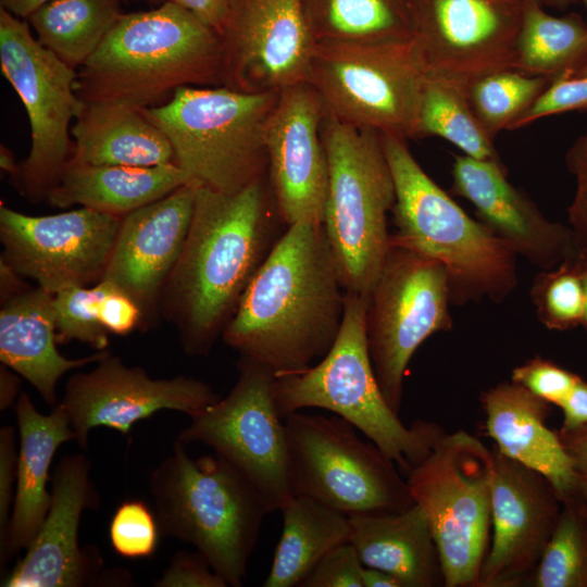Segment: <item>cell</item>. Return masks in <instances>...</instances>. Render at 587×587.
<instances>
[{"instance_id":"cell-1","label":"cell","mask_w":587,"mask_h":587,"mask_svg":"<svg viewBox=\"0 0 587 587\" xmlns=\"http://www.w3.org/2000/svg\"><path fill=\"white\" fill-rule=\"evenodd\" d=\"M283 225L267 175L235 193L198 185L187 238L160 303L186 354L211 352L287 229Z\"/></svg>"},{"instance_id":"cell-2","label":"cell","mask_w":587,"mask_h":587,"mask_svg":"<svg viewBox=\"0 0 587 587\" xmlns=\"http://www.w3.org/2000/svg\"><path fill=\"white\" fill-rule=\"evenodd\" d=\"M345 290L323 224L287 227L247 287L222 338L275 375L324 358L342 322Z\"/></svg>"},{"instance_id":"cell-3","label":"cell","mask_w":587,"mask_h":587,"mask_svg":"<svg viewBox=\"0 0 587 587\" xmlns=\"http://www.w3.org/2000/svg\"><path fill=\"white\" fill-rule=\"evenodd\" d=\"M220 35L191 12L166 1L123 14L77 71L84 102L139 110L160 105L186 86H222Z\"/></svg>"},{"instance_id":"cell-4","label":"cell","mask_w":587,"mask_h":587,"mask_svg":"<svg viewBox=\"0 0 587 587\" xmlns=\"http://www.w3.org/2000/svg\"><path fill=\"white\" fill-rule=\"evenodd\" d=\"M149 489L163 536L196 548L228 586L240 587L264 517L262 494L218 454L191 458L176 441L153 470Z\"/></svg>"},{"instance_id":"cell-5","label":"cell","mask_w":587,"mask_h":587,"mask_svg":"<svg viewBox=\"0 0 587 587\" xmlns=\"http://www.w3.org/2000/svg\"><path fill=\"white\" fill-rule=\"evenodd\" d=\"M395 184L397 232L390 240L439 261L451 304L499 303L515 288L516 253L470 217L421 167L407 140L380 135Z\"/></svg>"},{"instance_id":"cell-6","label":"cell","mask_w":587,"mask_h":587,"mask_svg":"<svg viewBox=\"0 0 587 587\" xmlns=\"http://www.w3.org/2000/svg\"><path fill=\"white\" fill-rule=\"evenodd\" d=\"M367 305L369 295L345 291L342 322L334 345L317 364L276 375L274 402L283 419L305 408L325 409L344 417L407 477L445 432L424 421L407 426L387 403L369 353Z\"/></svg>"},{"instance_id":"cell-7","label":"cell","mask_w":587,"mask_h":587,"mask_svg":"<svg viewBox=\"0 0 587 587\" xmlns=\"http://www.w3.org/2000/svg\"><path fill=\"white\" fill-rule=\"evenodd\" d=\"M278 96L186 86L142 111L166 136L174 163L191 182L235 193L267 175V127Z\"/></svg>"},{"instance_id":"cell-8","label":"cell","mask_w":587,"mask_h":587,"mask_svg":"<svg viewBox=\"0 0 587 587\" xmlns=\"http://www.w3.org/2000/svg\"><path fill=\"white\" fill-rule=\"evenodd\" d=\"M321 134L328 164L325 235L344 290L369 295L390 247L392 174L378 133L326 114Z\"/></svg>"},{"instance_id":"cell-9","label":"cell","mask_w":587,"mask_h":587,"mask_svg":"<svg viewBox=\"0 0 587 587\" xmlns=\"http://www.w3.org/2000/svg\"><path fill=\"white\" fill-rule=\"evenodd\" d=\"M494 450L476 436L444 434L407 476L429 522L445 587H477L491 526Z\"/></svg>"},{"instance_id":"cell-10","label":"cell","mask_w":587,"mask_h":587,"mask_svg":"<svg viewBox=\"0 0 587 587\" xmlns=\"http://www.w3.org/2000/svg\"><path fill=\"white\" fill-rule=\"evenodd\" d=\"M284 422L292 495L347 516L400 512L414 503L396 464L344 417L296 411Z\"/></svg>"},{"instance_id":"cell-11","label":"cell","mask_w":587,"mask_h":587,"mask_svg":"<svg viewBox=\"0 0 587 587\" xmlns=\"http://www.w3.org/2000/svg\"><path fill=\"white\" fill-rule=\"evenodd\" d=\"M0 67L20 97L29 121L30 148L11 178L29 202L47 199L72 158L71 122L84 101L77 71L35 38L29 23L0 8Z\"/></svg>"},{"instance_id":"cell-12","label":"cell","mask_w":587,"mask_h":587,"mask_svg":"<svg viewBox=\"0 0 587 587\" xmlns=\"http://www.w3.org/2000/svg\"><path fill=\"white\" fill-rule=\"evenodd\" d=\"M425 73L412 40L402 43L317 42L308 83L326 114L404 140L416 138Z\"/></svg>"},{"instance_id":"cell-13","label":"cell","mask_w":587,"mask_h":587,"mask_svg":"<svg viewBox=\"0 0 587 587\" xmlns=\"http://www.w3.org/2000/svg\"><path fill=\"white\" fill-rule=\"evenodd\" d=\"M448 273L437 260L390 240L369 294L366 339L379 388L399 414L403 378L416 349L452 328Z\"/></svg>"},{"instance_id":"cell-14","label":"cell","mask_w":587,"mask_h":587,"mask_svg":"<svg viewBox=\"0 0 587 587\" xmlns=\"http://www.w3.org/2000/svg\"><path fill=\"white\" fill-rule=\"evenodd\" d=\"M237 369L227 396L191 415L177 440L211 447L254 485L272 511L279 510L292 494L286 426L273 397L276 375L241 355Z\"/></svg>"},{"instance_id":"cell-15","label":"cell","mask_w":587,"mask_h":587,"mask_svg":"<svg viewBox=\"0 0 587 587\" xmlns=\"http://www.w3.org/2000/svg\"><path fill=\"white\" fill-rule=\"evenodd\" d=\"M524 0H412V46L426 76L469 87L515 70Z\"/></svg>"},{"instance_id":"cell-16","label":"cell","mask_w":587,"mask_h":587,"mask_svg":"<svg viewBox=\"0 0 587 587\" xmlns=\"http://www.w3.org/2000/svg\"><path fill=\"white\" fill-rule=\"evenodd\" d=\"M123 216L80 207L34 216L0 205V261L55 295L99 283Z\"/></svg>"},{"instance_id":"cell-17","label":"cell","mask_w":587,"mask_h":587,"mask_svg":"<svg viewBox=\"0 0 587 587\" xmlns=\"http://www.w3.org/2000/svg\"><path fill=\"white\" fill-rule=\"evenodd\" d=\"M220 38L222 86L280 91L309 79L315 41L303 0H230Z\"/></svg>"},{"instance_id":"cell-18","label":"cell","mask_w":587,"mask_h":587,"mask_svg":"<svg viewBox=\"0 0 587 587\" xmlns=\"http://www.w3.org/2000/svg\"><path fill=\"white\" fill-rule=\"evenodd\" d=\"M218 399L203 380L185 375L151 378L145 369L128 366L109 351L91 371L68 378L59 403L77 445L86 448L96 427L127 436L135 423L155 412L174 410L191 416Z\"/></svg>"},{"instance_id":"cell-19","label":"cell","mask_w":587,"mask_h":587,"mask_svg":"<svg viewBox=\"0 0 587 587\" xmlns=\"http://www.w3.org/2000/svg\"><path fill=\"white\" fill-rule=\"evenodd\" d=\"M492 540L477 587H516L532 576L562 500L540 473L494 450Z\"/></svg>"},{"instance_id":"cell-20","label":"cell","mask_w":587,"mask_h":587,"mask_svg":"<svg viewBox=\"0 0 587 587\" xmlns=\"http://www.w3.org/2000/svg\"><path fill=\"white\" fill-rule=\"evenodd\" d=\"M326 111L307 82L279 91L267 127V176L284 224L324 223L328 164L321 127Z\"/></svg>"},{"instance_id":"cell-21","label":"cell","mask_w":587,"mask_h":587,"mask_svg":"<svg viewBox=\"0 0 587 587\" xmlns=\"http://www.w3.org/2000/svg\"><path fill=\"white\" fill-rule=\"evenodd\" d=\"M90 464L83 453L58 461L51 473V503L45 521L1 586L82 587L98 578L101 555L78 542L83 512L99 505Z\"/></svg>"},{"instance_id":"cell-22","label":"cell","mask_w":587,"mask_h":587,"mask_svg":"<svg viewBox=\"0 0 587 587\" xmlns=\"http://www.w3.org/2000/svg\"><path fill=\"white\" fill-rule=\"evenodd\" d=\"M198 185L190 182L123 216L102 279L141 310L143 327L160 308L189 230Z\"/></svg>"},{"instance_id":"cell-23","label":"cell","mask_w":587,"mask_h":587,"mask_svg":"<svg viewBox=\"0 0 587 587\" xmlns=\"http://www.w3.org/2000/svg\"><path fill=\"white\" fill-rule=\"evenodd\" d=\"M452 178L453 191L474 205L480 222L541 271L578 254L570 227L547 218L511 185L504 165L458 155Z\"/></svg>"},{"instance_id":"cell-24","label":"cell","mask_w":587,"mask_h":587,"mask_svg":"<svg viewBox=\"0 0 587 587\" xmlns=\"http://www.w3.org/2000/svg\"><path fill=\"white\" fill-rule=\"evenodd\" d=\"M480 401L496 449L544 475L562 501L571 498L577 467L559 434L546 424L550 403L512 380L484 391Z\"/></svg>"},{"instance_id":"cell-25","label":"cell","mask_w":587,"mask_h":587,"mask_svg":"<svg viewBox=\"0 0 587 587\" xmlns=\"http://www.w3.org/2000/svg\"><path fill=\"white\" fill-rule=\"evenodd\" d=\"M54 295L26 285L1 300L0 361L26 379L50 407L58 404L57 385L68 371L97 363L110 350L67 359L57 348Z\"/></svg>"},{"instance_id":"cell-26","label":"cell","mask_w":587,"mask_h":587,"mask_svg":"<svg viewBox=\"0 0 587 587\" xmlns=\"http://www.w3.org/2000/svg\"><path fill=\"white\" fill-rule=\"evenodd\" d=\"M14 411L18 428L17 476L2 567L35 539L51 503L48 484L53 457L61 445L75 440L70 417L59 402L46 415L36 409L27 392L21 391Z\"/></svg>"},{"instance_id":"cell-27","label":"cell","mask_w":587,"mask_h":587,"mask_svg":"<svg viewBox=\"0 0 587 587\" xmlns=\"http://www.w3.org/2000/svg\"><path fill=\"white\" fill-rule=\"evenodd\" d=\"M349 542L364 566L397 577L402 587L444 586L437 545L422 508L349 516Z\"/></svg>"},{"instance_id":"cell-28","label":"cell","mask_w":587,"mask_h":587,"mask_svg":"<svg viewBox=\"0 0 587 587\" xmlns=\"http://www.w3.org/2000/svg\"><path fill=\"white\" fill-rule=\"evenodd\" d=\"M68 163L155 166L174 163L172 146L142 110L120 103L84 102L71 129Z\"/></svg>"},{"instance_id":"cell-29","label":"cell","mask_w":587,"mask_h":587,"mask_svg":"<svg viewBox=\"0 0 587 587\" xmlns=\"http://www.w3.org/2000/svg\"><path fill=\"white\" fill-rule=\"evenodd\" d=\"M190 182L175 163L155 166L68 163L46 201L60 209L80 205L124 216Z\"/></svg>"},{"instance_id":"cell-30","label":"cell","mask_w":587,"mask_h":587,"mask_svg":"<svg viewBox=\"0 0 587 587\" xmlns=\"http://www.w3.org/2000/svg\"><path fill=\"white\" fill-rule=\"evenodd\" d=\"M279 511L282 535L263 586L296 587L328 551L349 541V516L301 495H291Z\"/></svg>"},{"instance_id":"cell-31","label":"cell","mask_w":587,"mask_h":587,"mask_svg":"<svg viewBox=\"0 0 587 587\" xmlns=\"http://www.w3.org/2000/svg\"><path fill=\"white\" fill-rule=\"evenodd\" d=\"M303 2L315 43H402L412 40V0Z\"/></svg>"},{"instance_id":"cell-32","label":"cell","mask_w":587,"mask_h":587,"mask_svg":"<svg viewBox=\"0 0 587 587\" xmlns=\"http://www.w3.org/2000/svg\"><path fill=\"white\" fill-rule=\"evenodd\" d=\"M587 66V21L553 16L539 0H524L515 70L550 82L577 76Z\"/></svg>"},{"instance_id":"cell-33","label":"cell","mask_w":587,"mask_h":587,"mask_svg":"<svg viewBox=\"0 0 587 587\" xmlns=\"http://www.w3.org/2000/svg\"><path fill=\"white\" fill-rule=\"evenodd\" d=\"M121 15L118 0H50L26 21L45 48L77 70Z\"/></svg>"},{"instance_id":"cell-34","label":"cell","mask_w":587,"mask_h":587,"mask_svg":"<svg viewBox=\"0 0 587 587\" xmlns=\"http://www.w3.org/2000/svg\"><path fill=\"white\" fill-rule=\"evenodd\" d=\"M438 136L465 155L504 165L474 114L467 87L425 75L416 123V137Z\"/></svg>"},{"instance_id":"cell-35","label":"cell","mask_w":587,"mask_h":587,"mask_svg":"<svg viewBox=\"0 0 587 587\" xmlns=\"http://www.w3.org/2000/svg\"><path fill=\"white\" fill-rule=\"evenodd\" d=\"M555 527L525 585L533 587H587V524L580 502L562 501Z\"/></svg>"},{"instance_id":"cell-36","label":"cell","mask_w":587,"mask_h":587,"mask_svg":"<svg viewBox=\"0 0 587 587\" xmlns=\"http://www.w3.org/2000/svg\"><path fill=\"white\" fill-rule=\"evenodd\" d=\"M551 82L517 70L486 75L467 87L470 104L486 133L495 139L533 104Z\"/></svg>"},{"instance_id":"cell-37","label":"cell","mask_w":587,"mask_h":587,"mask_svg":"<svg viewBox=\"0 0 587 587\" xmlns=\"http://www.w3.org/2000/svg\"><path fill=\"white\" fill-rule=\"evenodd\" d=\"M530 297L538 320L548 329L567 330L582 325L584 290L578 254L541 271L534 280Z\"/></svg>"},{"instance_id":"cell-38","label":"cell","mask_w":587,"mask_h":587,"mask_svg":"<svg viewBox=\"0 0 587 587\" xmlns=\"http://www.w3.org/2000/svg\"><path fill=\"white\" fill-rule=\"evenodd\" d=\"M101 279L92 287L72 286L54 295L55 336L58 345L73 340L84 342L97 351L109 347V333L99 320L102 300L115 289Z\"/></svg>"},{"instance_id":"cell-39","label":"cell","mask_w":587,"mask_h":587,"mask_svg":"<svg viewBox=\"0 0 587 587\" xmlns=\"http://www.w3.org/2000/svg\"><path fill=\"white\" fill-rule=\"evenodd\" d=\"M155 513L141 500H125L115 510L109 526L113 550L127 559L150 558L160 539Z\"/></svg>"},{"instance_id":"cell-40","label":"cell","mask_w":587,"mask_h":587,"mask_svg":"<svg viewBox=\"0 0 587 587\" xmlns=\"http://www.w3.org/2000/svg\"><path fill=\"white\" fill-rule=\"evenodd\" d=\"M583 110H587V75L557 78L511 125L510 129L527 126L549 115Z\"/></svg>"},{"instance_id":"cell-41","label":"cell","mask_w":587,"mask_h":587,"mask_svg":"<svg viewBox=\"0 0 587 587\" xmlns=\"http://www.w3.org/2000/svg\"><path fill=\"white\" fill-rule=\"evenodd\" d=\"M578 378L576 374L539 357L516 366L511 375L512 382L558 407L571 394Z\"/></svg>"},{"instance_id":"cell-42","label":"cell","mask_w":587,"mask_h":587,"mask_svg":"<svg viewBox=\"0 0 587 587\" xmlns=\"http://www.w3.org/2000/svg\"><path fill=\"white\" fill-rule=\"evenodd\" d=\"M565 165L575 178V193L567 209L569 227L578 254L587 258V130L566 151Z\"/></svg>"},{"instance_id":"cell-43","label":"cell","mask_w":587,"mask_h":587,"mask_svg":"<svg viewBox=\"0 0 587 587\" xmlns=\"http://www.w3.org/2000/svg\"><path fill=\"white\" fill-rule=\"evenodd\" d=\"M363 567L355 548L348 541L328 551L299 587H363Z\"/></svg>"},{"instance_id":"cell-44","label":"cell","mask_w":587,"mask_h":587,"mask_svg":"<svg viewBox=\"0 0 587 587\" xmlns=\"http://www.w3.org/2000/svg\"><path fill=\"white\" fill-rule=\"evenodd\" d=\"M15 429L10 425L0 428V564L5 560L11 513L17 476Z\"/></svg>"},{"instance_id":"cell-45","label":"cell","mask_w":587,"mask_h":587,"mask_svg":"<svg viewBox=\"0 0 587 587\" xmlns=\"http://www.w3.org/2000/svg\"><path fill=\"white\" fill-rule=\"evenodd\" d=\"M157 587H227L199 551H178L170 560Z\"/></svg>"},{"instance_id":"cell-46","label":"cell","mask_w":587,"mask_h":587,"mask_svg":"<svg viewBox=\"0 0 587 587\" xmlns=\"http://www.w3.org/2000/svg\"><path fill=\"white\" fill-rule=\"evenodd\" d=\"M99 320L109 334L126 336L143 327V317L139 307L117 288L102 300Z\"/></svg>"},{"instance_id":"cell-47","label":"cell","mask_w":587,"mask_h":587,"mask_svg":"<svg viewBox=\"0 0 587 587\" xmlns=\"http://www.w3.org/2000/svg\"><path fill=\"white\" fill-rule=\"evenodd\" d=\"M563 412L561 432L587 424V382L578 378L567 398L559 405Z\"/></svg>"},{"instance_id":"cell-48","label":"cell","mask_w":587,"mask_h":587,"mask_svg":"<svg viewBox=\"0 0 587 587\" xmlns=\"http://www.w3.org/2000/svg\"><path fill=\"white\" fill-rule=\"evenodd\" d=\"M186 9L218 35L227 16L230 0H170Z\"/></svg>"},{"instance_id":"cell-49","label":"cell","mask_w":587,"mask_h":587,"mask_svg":"<svg viewBox=\"0 0 587 587\" xmlns=\"http://www.w3.org/2000/svg\"><path fill=\"white\" fill-rule=\"evenodd\" d=\"M558 434L576 467H587V424L572 430H559Z\"/></svg>"},{"instance_id":"cell-50","label":"cell","mask_w":587,"mask_h":587,"mask_svg":"<svg viewBox=\"0 0 587 587\" xmlns=\"http://www.w3.org/2000/svg\"><path fill=\"white\" fill-rule=\"evenodd\" d=\"M18 374L7 365H0V410H8L12 407L20 392V378Z\"/></svg>"},{"instance_id":"cell-51","label":"cell","mask_w":587,"mask_h":587,"mask_svg":"<svg viewBox=\"0 0 587 587\" xmlns=\"http://www.w3.org/2000/svg\"><path fill=\"white\" fill-rule=\"evenodd\" d=\"M363 587H402L400 580L383 570L364 566L362 571Z\"/></svg>"},{"instance_id":"cell-52","label":"cell","mask_w":587,"mask_h":587,"mask_svg":"<svg viewBox=\"0 0 587 587\" xmlns=\"http://www.w3.org/2000/svg\"><path fill=\"white\" fill-rule=\"evenodd\" d=\"M48 1L50 0H0V8L20 18L27 20Z\"/></svg>"},{"instance_id":"cell-53","label":"cell","mask_w":587,"mask_h":587,"mask_svg":"<svg viewBox=\"0 0 587 587\" xmlns=\"http://www.w3.org/2000/svg\"><path fill=\"white\" fill-rule=\"evenodd\" d=\"M0 166L1 170L8 173L11 178H13L17 174L20 168V162L15 160L12 151L3 145H1L0 148Z\"/></svg>"},{"instance_id":"cell-54","label":"cell","mask_w":587,"mask_h":587,"mask_svg":"<svg viewBox=\"0 0 587 587\" xmlns=\"http://www.w3.org/2000/svg\"><path fill=\"white\" fill-rule=\"evenodd\" d=\"M572 497L587 507V467L577 469V483Z\"/></svg>"},{"instance_id":"cell-55","label":"cell","mask_w":587,"mask_h":587,"mask_svg":"<svg viewBox=\"0 0 587 587\" xmlns=\"http://www.w3.org/2000/svg\"><path fill=\"white\" fill-rule=\"evenodd\" d=\"M578 258L580 264V278L584 290V316L582 321V326H584L587 330V258L580 257L579 254Z\"/></svg>"},{"instance_id":"cell-56","label":"cell","mask_w":587,"mask_h":587,"mask_svg":"<svg viewBox=\"0 0 587 587\" xmlns=\"http://www.w3.org/2000/svg\"><path fill=\"white\" fill-rule=\"evenodd\" d=\"M542 5H547L550 8L564 10L569 8L571 4L575 3L577 0H539Z\"/></svg>"},{"instance_id":"cell-57","label":"cell","mask_w":587,"mask_h":587,"mask_svg":"<svg viewBox=\"0 0 587 587\" xmlns=\"http://www.w3.org/2000/svg\"><path fill=\"white\" fill-rule=\"evenodd\" d=\"M580 504H582L583 514H584V517H585V521H586V524H587V507L585 504H583L582 502H580Z\"/></svg>"},{"instance_id":"cell-58","label":"cell","mask_w":587,"mask_h":587,"mask_svg":"<svg viewBox=\"0 0 587 587\" xmlns=\"http://www.w3.org/2000/svg\"><path fill=\"white\" fill-rule=\"evenodd\" d=\"M580 75H587V66L577 76H580Z\"/></svg>"},{"instance_id":"cell-59","label":"cell","mask_w":587,"mask_h":587,"mask_svg":"<svg viewBox=\"0 0 587 587\" xmlns=\"http://www.w3.org/2000/svg\"><path fill=\"white\" fill-rule=\"evenodd\" d=\"M584 2H585L586 10H587V0H584Z\"/></svg>"},{"instance_id":"cell-60","label":"cell","mask_w":587,"mask_h":587,"mask_svg":"<svg viewBox=\"0 0 587 587\" xmlns=\"http://www.w3.org/2000/svg\"><path fill=\"white\" fill-rule=\"evenodd\" d=\"M150 1H158V0H150Z\"/></svg>"}]
</instances>
